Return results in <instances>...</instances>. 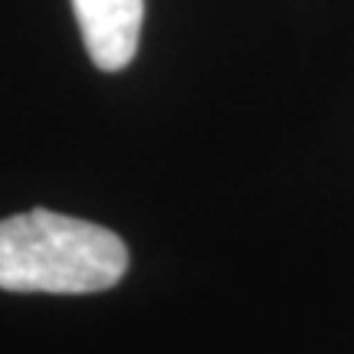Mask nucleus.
<instances>
[{
    "instance_id": "1",
    "label": "nucleus",
    "mask_w": 354,
    "mask_h": 354,
    "mask_svg": "<svg viewBox=\"0 0 354 354\" xmlns=\"http://www.w3.org/2000/svg\"><path fill=\"white\" fill-rule=\"evenodd\" d=\"M128 246L112 230L53 210L0 220V289L86 295L118 286Z\"/></svg>"
},
{
    "instance_id": "2",
    "label": "nucleus",
    "mask_w": 354,
    "mask_h": 354,
    "mask_svg": "<svg viewBox=\"0 0 354 354\" xmlns=\"http://www.w3.org/2000/svg\"><path fill=\"white\" fill-rule=\"evenodd\" d=\"M88 59L102 73L125 69L138 53L145 0H73Z\"/></svg>"
}]
</instances>
